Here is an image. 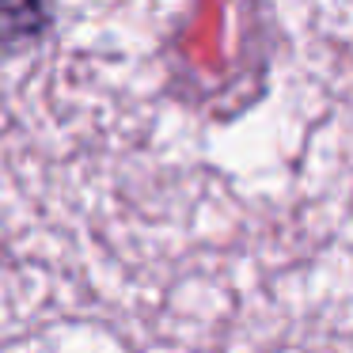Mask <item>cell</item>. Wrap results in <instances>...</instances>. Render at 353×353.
<instances>
[{"instance_id": "1", "label": "cell", "mask_w": 353, "mask_h": 353, "mask_svg": "<svg viewBox=\"0 0 353 353\" xmlns=\"http://www.w3.org/2000/svg\"><path fill=\"white\" fill-rule=\"evenodd\" d=\"M54 31V0H0V50L27 54Z\"/></svg>"}]
</instances>
